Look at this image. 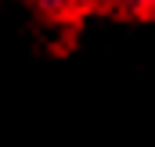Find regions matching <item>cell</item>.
<instances>
[{"label":"cell","instance_id":"6da1fadb","mask_svg":"<svg viewBox=\"0 0 155 147\" xmlns=\"http://www.w3.org/2000/svg\"><path fill=\"white\" fill-rule=\"evenodd\" d=\"M51 7H72V4H79V0H47Z\"/></svg>","mask_w":155,"mask_h":147}]
</instances>
